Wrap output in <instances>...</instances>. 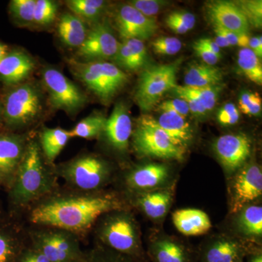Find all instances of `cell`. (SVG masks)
Returning a JSON list of instances; mask_svg holds the SVG:
<instances>
[{
	"instance_id": "6da1fadb",
	"label": "cell",
	"mask_w": 262,
	"mask_h": 262,
	"mask_svg": "<svg viewBox=\"0 0 262 262\" xmlns=\"http://www.w3.org/2000/svg\"><path fill=\"white\" fill-rule=\"evenodd\" d=\"M120 207L110 196H72L53 198L36 207L30 220L36 225L80 232L89 229L103 213Z\"/></svg>"
},
{
	"instance_id": "7a4b0ae2",
	"label": "cell",
	"mask_w": 262,
	"mask_h": 262,
	"mask_svg": "<svg viewBox=\"0 0 262 262\" xmlns=\"http://www.w3.org/2000/svg\"><path fill=\"white\" fill-rule=\"evenodd\" d=\"M53 181L45 168L39 145L35 141L26 147L13 178L11 198L15 204L24 206L51 191Z\"/></svg>"
},
{
	"instance_id": "3957f363",
	"label": "cell",
	"mask_w": 262,
	"mask_h": 262,
	"mask_svg": "<svg viewBox=\"0 0 262 262\" xmlns=\"http://www.w3.org/2000/svg\"><path fill=\"white\" fill-rule=\"evenodd\" d=\"M74 75L88 89L107 101L126 84L128 76L113 63L70 61Z\"/></svg>"
},
{
	"instance_id": "277c9868",
	"label": "cell",
	"mask_w": 262,
	"mask_h": 262,
	"mask_svg": "<svg viewBox=\"0 0 262 262\" xmlns=\"http://www.w3.org/2000/svg\"><path fill=\"white\" fill-rule=\"evenodd\" d=\"M133 144L138 155L148 158L182 160L185 149L176 145L153 117L144 115L133 134Z\"/></svg>"
},
{
	"instance_id": "5b68a950",
	"label": "cell",
	"mask_w": 262,
	"mask_h": 262,
	"mask_svg": "<svg viewBox=\"0 0 262 262\" xmlns=\"http://www.w3.org/2000/svg\"><path fill=\"white\" fill-rule=\"evenodd\" d=\"M182 60L155 65L141 74L135 94L136 102L141 110L150 111L164 95L177 85V76Z\"/></svg>"
},
{
	"instance_id": "8992f818",
	"label": "cell",
	"mask_w": 262,
	"mask_h": 262,
	"mask_svg": "<svg viewBox=\"0 0 262 262\" xmlns=\"http://www.w3.org/2000/svg\"><path fill=\"white\" fill-rule=\"evenodd\" d=\"M101 236L117 254L132 258L140 256L137 229L130 215L121 213L110 216L103 225Z\"/></svg>"
},
{
	"instance_id": "52a82bcc",
	"label": "cell",
	"mask_w": 262,
	"mask_h": 262,
	"mask_svg": "<svg viewBox=\"0 0 262 262\" xmlns=\"http://www.w3.org/2000/svg\"><path fill=\"white\" fill-rule=\"evenodd\" d=\"M42 108L40 96L32 84H24L11 90L4 101L3 114L12 126H21L33 121Z\"/></svg>"
},
{
	"instance_id": "ba28073f",
	"label": "cell",
	"mask_w": 262,
	"mask_h": 262,
	"mask_svg": "<svg viewBox=\"0 0 262 262\" xmlns=\"http://www.w3.org/2000/svg\"><path fill=\"white\" fill-rule=\"evenodd\" d=\"M61 176L67 182L82 190H93L107 181L110 170L103 160L92 155L76 158L62 168Z\"/></svg>"
},
{
	"instance_id": "9c48e42d",
	"label": "cell",
	"mask_w": 262,
	"mask_h": 262,
	"mask_svg": "<svg viewBox=\"0 0 262 262\" xmlns=\"http://www.w3.org/2000/svg\"><path fill=\"white\" fill-rule=\"evenodd\" d=\"M43 82L48 90L52 106L68 113H75L87 102L85 95L60 71L47 68Z\"/></svg>"
},
{
	"instance_id": "30bf717a",
	"label": "cell",
	"mask_w": 262,
	"mask_h": 262,
	"mask_svg": "<svg viewBox=\"0 0 262 262\" xmlns=\"http://www.w3.org/2000/svg\"><path fill=\"white\" fill-rule=\"evenodd\" d=\"M33 247L40 251L50 262H72L84 258L78 241L61 231L41 232L35 236Z\"/></svg>"
},
{
	"instance_id": "8fae6325",
	"label": "cell",
	"mask_w": 262,
	"mask_h": 262,
	"mask_svg": "<svg viewBox=\"0 0 262 262\" xmlns=\"http://www.w3.org/2000/svg\"><path fill=\"white\" fill-rule=\"evenodd\" d=\"M115 22L123 40L136 39L143 42L152 37L158 29L155 17L146 16L130 5H122L119 9Z\"/></svg>"
},
{
	"instance_id": "7c38bea8",
	"label": "cell",
	"mask_w": 262,
	"mask_h": 262,
	"mask_svg": "<svg viewBox=\"0 0 262 262\" xmlns=\"http://www.w3.org/2000/svg\"><path fill=\"white\" fill-rule=\"evenodd\" d=\"M119 44L107 24H98L88 32L77 55L89 61L110 59L115 57Z\"/></svg>"
},
{
	"instance_id": "4fadbf2b",
	"label": "cell",
	"mask_w": 262,
	"mask_h": 262,
	"mask_svg": "<svg viewBox=\"0 0 262 262\" xmlns=\"http://www.w3.org/2000/svg\"><path fill=\"white\" fill-rule=\"evenodd\" d=\"M214 150L222 165L234 171L241 168L251 155V143L244 134H227L216 139Z\"/></svg>"
},
{
	"instance_id": "5bb4252c",
	"label": "cell",
	"mask_w": 262,
	"mask_h": 262,
	"mask_svg": "<svg viewBox=\"0 0 262 262\" xmlns=\"http://www.w3.org/2000/svg\"><path fill=\"white\" fill-rule=\"evenodd\" d=\"M207 14L213 27L239 34H248L249 32L247 19L233 2H210L207 4Z\"/></svg>"
},
{
	"instance_id": "9a60e30c",
	"label": "cell",
	"mask_w": 262,
	"mask_h": 262,
	"mask_svg": "<svg viewBox=\"0 0 262 262\" xmlns=\"http://www.w3.org/2000/svg\"><path fill=\"white\" fill-rule=\"evenodd\" d=\"M262 194V173L256 164L245 167L237 174L233 184L234 212L260 198Z\"/></svg>"
},
{
	"instance_id": "2e32d148",
	"label": "cell",
	"mask_w": 262,
	"mask_h": 262,
	"mask_svg": "<svg viewBox=\"0 0 262 262\" xmlns=\"http://www.w3.org/2000/svg\"><path fill=\"white\" fill-rule=\"evenodd\" d=\"M132 127L128 110L125 104L120 103H117L110 117L106 119L103 132L108 143L115 149L125 151L128 147Z\"/></svg>"
},
{
	"instance_id": "e0dca14e",
	"label": "cell",
	"mask_w": 262,
	"mask_h": 262,
	"mask_svg": "<svg viewBox=\"0 0 262 262\" xmlns=\"http://www.w3.org/2000/svg\"><path fill=\"white\" fill-rule=\"evenodd\" d=\"M26 148L19 136L0 135V175L10 181L14 178Z\"/></svg>"
},
{
	"instance_id": "ac0fdd59",
	"label": "cell",
	"mask_w": 262,
	"mask_h": 262,
	"mask_svg": "<svg viewBox=\"0 0 262 262\" xmlns=\"http://www.w3.org/2000/svg\"><path fill=\"white\" fill-rule=\"evenodd\" d=\"M169 179V169L164 164L151 163L134 169L127 175V185L139 190H149L163 185Z\"/></svg>"
},
{
	"instance_id": "d6986e66",
	"label": "cell",
	"mask_w": 262,
	"mask_h": 262,
	"mask_svg": "<svg viewBox=\"0 0 262 262\" xmlns=\"http://www.w3.org/2000/svg\"><path fill=\"white\" fill-rule=\"evenodd\" d=\"M34 69V62L23 52L8 53L0 61V77L7 84H17L25 80Z\"/></svg>"
},
{
	"instance_id": "ffe728a7",
	"label": "cell",
	"mask_w": 262,
	"mask_h": 262,
	"mask_svg": "<svg viewBox=\"0 0 262 262\" xmlns=\"http://www.w3.org/2000/svg\"><path fill=\"white\" fill-rule=\"evenodd\" d=\"M157 125L166 133L176 145L185 149L193 138V131L185 117L165 110L155 120Z\"/></svg>"
},
{
	"instance_id": "44dd1931",
	"label": "cell",
	"mask_w": 262,
	"mask_h": 262,
	"mask_svg": "<svg viewBox=\"0 0 262 262\" xmlns=\"http://www.w3.org/2000/svg\"><path fill=\"white\" fill-rule=\"evenodd\" d=\"M173 222L179 232L186 236L201 235L212 227L211 220L206 212L194 208L174 212Z\"/></svg>"
},
{
	"instance_id": "7402d4cb",
	"label": "cell",
	"mask_w": 262,
	"mask_h": 262,
	"mask_svg": "<svg viewBox=\"0 0 262 262\" xmlns=\"http://www.w3.org/2000/svg\"><path fill=\"white\" fill-rule=\"evenodd\" d=\"M244 248L233 239L222 238L203 251L201 262H243Z\"/></svg>"
},
{
	"instance_id": "603a6c76",
	"label": "cell",
	"mask_w": 262,
	"mask_h": 262,
	"mask_svg": "<svg viewBox=\"0 0 262 262\" xmlns=\"http://www.w3.org/2000/svg\"><path fill=\"white\" fill-rule=\"evenodd\" d=\"M223 80V72L215 66L205 63H193L184 76L185 86L203 88L220 85Z\"/></svg>"
},
{
	"instance_id": "cb8c5ba5",
	"label": "cell",
	"mask_w": 262,
	"mask_h": 262,
	"mask_svg": "<svg viewBox=\"0 0 262 262\" xmlns=\"http://www.w3.org/2000/svg\"><path fill=\"white\" fill-rule=\"evenodd\" d=\"M58 33L66 46L80 48L85 40L88 31L82 19L72 13H64L58 22Z\"/></svg>"
},
{
	"instance_id": "d4e9b609",
	"label": "cell",
	"mask_w": 262,
	"mask_h": 262,
	"mask_svg": "<svg viewBox=\"0 0 262 262\" xmlns=\"http://www.w3.org/2000/svg\"><path fill=\"white\" fill-rule=\"evenodd\" d=\"M171 201L172 194L168 191H155L141 194L137 203L149 218L160 220L168 212Z\"/></svg>"
},
{
	"instance_id": "484cf974",
	"label": "cell",
	"mask_w": 262,
	"mask_h": 262,
	"mask_svg": "<svg viewBox=\"0 0 262 262\" xmlns=\"http://www.w3.org/2000/svg\"><path fill=\"white\" fill-rule=\"evenodd\" d=\"M150 253L153 262H191L185 248L170 239L155 242L151 246Z\"/></svg>"
},
{
	"instance_id": "4316f807",
	"label": "cell",
	"mask_w": 262,
	"mask_h": 262,
	"mask_svg": "<svg viewBox=\"0 0 262 262\" xmlns=\"http://www.w3.org/2000/svg\"><path fill=\"white\" fill-rule=\"evenodd\" d=\"M71 138L69 130L57 127L46 128L40 136L41 145L48 161L53 163Z\"/></svg>"
},
{
	"instance_id": "83f0119b",
	"label": "cell",
	"mask_w": 262,
	"mask_h": 262,
	"mask_svg": "<svg viewBox=\"0 0 262 262\" xmlns=\"http://www.w3.org/2000/svg\"><path fill=\"white\" fill-rule=\"evenodd\" d=\"M239 68L251 82L262 84V66L259 58L248 48H241L237 59Z\"/></svg>"
},
{
	"instance_id": "f1b7e54d",
	"label": "cell",
	"mask_w": 262,
	"mask_h": 262,
	"mask_svg": "<svg viewBox=\"0 0 262 262\" xmlns=\"http://www.w3.org/2000/svg\"><path fill=\"white\" fill-rule=\"evenodd\" d=\"M238 220L239 227L243 233L250 237H261V206L246 207L239 215Z\"/></svg>"
},
{
	"instance_id": "f546056e",
	"label": "cell",
	"mask_w": 262,
	"mask_h": 262,
	"mask_svg": "<svg viewBox=\"0 0 262 262\" xmlns=\"http://www.w3.org/2000/svg\"><path fill=\"white\" fill-rule=\"evenodd\" d=\"M106 119L101 115H92L85 117L70 131L71 138L91 139L99 135L104 130Z\"/></svg>"
},
{
	"instance_id": "4dcf8cb0",
	"label": "cell",
	"mask_w": 262,
	"mask_h": 262,
	"mask_svg": "<svg viewBox=\"0 0 262 262\" xmlns=\"http://www.w3.org/2000/svg\"><path fill=\"white\" fill-rule=\"evenodd\" d=\"M67 6L79 18L93 20L102 13L105 2L102 0H70Z\"/></svg>"
},
{
	"instance_id": "1f68e13d",
	"label": "cell",
	"mask_w": 262,
	"mask_h": 262,
	"mask_svg": "<svg viewBox=\"0 0 262 262\" xmlns=\"http://www.w3.org/2000/svg\"><path fill=\"white\" fill-rule=\"evenodd\" d=\"M23 250L18 239L0 229V262H16Z\"/></svg>"
},
{
	"instance_id": "d6a6232c",
	"label": "cell",
	"mask_w": 262,
	"mask_h": 262,
	"mask_svg": "<svg viewBox=\"0 0 262 262\" xmlns=\"http://www.w3.org/2000/svg\"><path fill=\"white\" fill-rule=\"evenodd\" d=\"M244 13L250 27L261 28L262 25L261 0H242L234 2Z\"/></svg>"
},
{
	"instance_id": "836d02e7",
	"label": "cell",
	"mask_w": 262,
	"mask_h": 262,
	"mask_svg": "<svg viewBox=\"0 0 262 262\" xmlns=\"http://www.w3.org/2000/svg\"><path fill=\"white\" fill-rule=\"evenodd\" d=\"M172 91H173L174 94L179 96V98H182L187 102L189 111L194 116L202 117L206 115L207 112L202 104L201 99L190 88L177 84Z\"/></svg>"
},
{
	"instance_id": "e575fe53",
	"label": "cell",
	"mask_w": 262,
	"mask_h": 262,
	"mask_svg": "<svg viewBox=\"0 0 262 262\" xmlns=\"http://www.w3.org/2000/svg\"><path fill=\"white\" fill-rule=\"evenodd\" d=\"M34 0H13L10 9L14 18L24 24L34 23Z\"/></svg>"
},
{
	"instance_id": "d590c367",
	"label": "cell",
	"mask_w": 262,
	"mask_h": 262,
	"mask_svg": "<svg viewBox=\"0 0 262 262\" xmlns=\"http://www.w3.org/2000/svg\"><path fill=\"white\" fill-rule=\"evenodd\" d=\"M57 5L50 0H37L34 8V23L39 25H48L55 20L57 13Z\"/></svg>"
},
{
	"instance_id": "8d00e7d4",
	"label": "cell",
	"mask_w": 262,
	"mask_h": 262,
	"mask_svg": "<svg viewBox=\"0 0 262 262\" xmlns=\"http://www.w3.org/2000/svg\"><path fill=\"white\" fill-rule=\"evenodd\" d=\"M182 42L177 37L163 36L157 38L151 42L153 51L161 56H172L177 54L182 48Z\"/></svg>"
},
{
	"instance_id": "74e56055",
	"label": "cell",
	"mask_w": 262,
	"mask_h": 262,
	"mask_svg": "<svg viewBox=\"0 0 262 262\" xmlns=\"http://www.w3.org/2000/svg\"><path fill=\"white\" fill-rule=\"evenodd\" d=\"M239 110L245 115L258 116L261 113V98L257 93L245 92L239 98Z\"/></svg>"
},
{
	"instance_id": "f35d334b",
	"label": "cell",
	"mask_w": 262,
	"mask_h": 262,
	"mask_svg": "<svg viewBox=\"0 0 262 262\" xmlns=\"http://www.w3.org/2000/svg\"><path fill=\"white\" fill-rule=\"evenodd\" d=\"M221 84L203 88H189L198 95L201 99L202 104L208 113L211 111L216 104L221 91L222 90Z\"/></svg>"
},
{
	"instance_id": "ab89813d",
	"label": "cell",
	"mask_w": 262,
	"mask_h": 262,
	"mask_svg": "<svg viewBox=\"0 0 262 262\" xmlns=\"http://www.w3.org/2000/svg\"><path fill=\"white\" fill-rule=\"evenodd\" d=\"M123 41L126 42L129 49H130L135 71L140 70L145 67L147 63L149 56H148L147 50H146L144 42L136 39H127V40Z\"/></svg>"
},
{
	"instance_id": "60d3db41",
	"label": "cell",
	"mask_w": 262,
	"mask_h": 262,
	"mask_svg": "<svg viewBox=\"0 0 262 262\" xmlns=\"http://www.w3.org/2000/svg\"><path fill=\"white\" fill-rule=\"evenodd\" d=\"M167 4V2L160 0H134L131 1L129 5L139 10L143 15L152 18Z\"/></svg>"
},
{
	"instance_id": "b9f144b4",
	"label": "cell",
	"mask_w": 262,
	"mask_h": 262,
	"mask_svg": "<svg viewBox=\"0 0 262 262\" xmlns=\"http://www.w3.org/2000/svg\"><path fill=\"white\" fill-rule=\"evenodd\" d=\"M239 112L234 103L224 105L217 114V120L224 126L235 125L239 121Z\"/></svg>"
},
{
	"instance_id": "7bdbcfd3",
	"label": "cell",
	"mask_w": 262,
	"mask_h": 262,
	"mask_svg": "<svg viewBox=\"0 0 262 262\" xmlns=\"http://www.w3.org/2000/svg\"><path fill=\"white\" fill-rule=\"evenodd\" d=\"M119 67L128 71H135L130 49L125 41L119 44L118 50L113 58Z\"/></svg>"
},
{
	"instance_id": "ee69618b",
	"label": "cell",
	"mask_w": 262,
	"mask_h": 262,
	"mask_svg": "<svg viewBox=\"0 0 262 262\" xmlns=\"http://www.w3.org/2000/svg\"><path fill=\"white\" fill-rule=\"evenodd\" d=\"M158 107L162 111H165V110L173 111L184 117H187L190 112L187 102L182 98L166 100L160 104Z\"/></svg>"
},
{
	"instance_id": "f6af8a7d",
	"label": "cell",
	"mask_w": 262,
	"mask_h": 262,
	"mask_svg": "<svg viewBox=\"0 0 262 262\" xmlns=\"http://www.w3.org/2000/svg\"><path fill=\"white\" fill-rule=\"evenodd\" d=\"M166 18L182 24L189 31L194 28L196 24V18L194 14L189 12L184 11V10L173 12V13H170Z\"/></svg>"
},
{
	"instance_id": "bcb514c9",
	"label": "cell",
	"mask_w": 262,
	"mask_h": 262,
	"mask_svg": "<svg viewBox=\"0 0 262 262\" xmlns=\"http://www.w3.org/2000/svg\"><path fill=\"white\" fill-rule=\"evenodd\" d=\"M217 27L221 33L225 36L230 46H239L242 48H248V43L251 38L249 34H239V33L226 30L219 27Z\"/></svg>"
},
{
	"instance_id": "7dc6e473",
	"label": "cell",
	"mask_w": 262,
	"mask_h": 262,
	"mask_svg": "<svg viewBox=\"0 0 262 262\" xmlns=\"http://www.w3.org/2000/svg\"><path fill=\"white\" fill-rule=\"evenodd\" d=\"M85 258L86 262H122L120 254H114L103 250H96L93 251Z\"/></svg>"
},
{
	"instance_id": "c3c4849f",
	"label": "cell",
	"mask_w": 262,
	"mask_h": 262,
	"mask_svg": "<svg viewBox=\"0 0 262 262\" xmlns=\"http://www.w3.org/2000/svg\"><path fill=\"white\" fill-rule=\"evenodd\" d=\"M193 49L195 52L196 56L200 57L203 60V63L206 64L215 66L220 61L221 56H217L213 52L203 46L196 44V42L193 44Z\"/></svg>"
},
{
	"instance_id": "681fc988",
	"label": "cell",
	"mask_w": 262,
	"mask_h": 262,
	"mask_svg": "<svg viewBox=\"0 0 262 262\" xmlns=\"http://www.w3.org/2000/svg\"><path fill=\"white\" fill-rule=\"evenodd\" d=\"M16 262H50L49 260L35 248L23 250Z\"/></svg>"
},
{
	"instance_id": "f907efd6",
	"label": "cell",
	"mask_w": 262,
	"mask_h": 262,
	"mask_svg": "<svg viewBox=\"0 0 262 262\" xmlns=\"http://www.w3.org/2000/svg\"><path fill=\"white\" fill-rule=\"evenodd\" d=\"M195 42L196 44L203 46V47L206 48L207 49L209 50V51L213 52V53H214L217 56H222V54H221V48L215 44V42L213 39H209V38H201V39L196 41Z\"/></svg>"
},
{
	"instance_id": "816d5d0a",
	"label": "cell",
	"mask_w": 262,
	"mask_h": 262,
	"mask_svg": "<svg viewBox=\"0 0 262 262\" xmlns=\"http://www.w3.org/2000/svg\"><path fill=\"white\" fill-rule=\"evenodd\" d=\"M248 48L256 55L258 58L262 56V39L261 36L250 38Z\"/></svg>"
},
{
	"instance_id": "f5cc1de1",
	"label": "cell",
	"mask_w": 262,
	"mask_h": 262,
	"mask_svg": "<svg viewBox=\"0 0 262 262\" xmlns=\"http://www.w3.org/2000/svg\"><path fill=\"white\" fill-rule=\"evenodd\" d=\"M214 27V32L215 34V39L213 41H214L215 44L220 48L229 47L230 45H229L228 41L226 39L225 36L221 33L217 27Z\"/></svg>"
},
{
	"instance_id": "db71d44e",
	"label": "cell",
	"mask_w": 262,
	"mask_h": 262,
	"mask_svg": "<svg viewBox=\"0 0 262 262\" xmlns=\"http://www.w3.org/2000/svg\"><path fill=\"white\" fill-rule=\"evenodd\" d=\"M8 54V46L0 43V61Z\"/></svg>"
},
{
	"instance_id": "11a10c76",
	"label": "cell",
	"mask_w": 262,
	"mask_h": 262,
	"mask_svg": "<svg viewBox=\"0 0 262 262\" xmlns=\"http://www.w3.org/2000/svg\"><path fill=\"white\" fill-rule=\"evenodd\" d=\"M248 262H262V255L261 253H253L251 255Z\"/></svg>"
},
{
	"instance_id": "9f6ffc18",
	"label": "cell",
	"mask_w": 262,
	"mask_h": 262,
	"mask_svg": "<svg viewBox=\"0 0 262 262\" xmlns=\"http://www.w3.org/2000/svg\"><path fill=\"white\" fill-rule=\"evenodd\" d=\"M120 256H121L122 262H138L135 260V258L126 257V256H122V255H120Z\"/></svg>"
},
{
	"instance_id": "6f0895ef",
	"label": "cell",
	"mask_w": 262,
	"mask_h": 262,
	"mask_svg": "<svg viewBox=\"0 0 262 262\" xmlns=\"http://www.w3.org/2000/svg\"><path fill=\"white\" fill-rule=\"evenodd\" d=\"M72 262H86V261H85V258H82V259L77 260V261H74Z\"/></svg>"
},
{
	"instance_id": "680465c9",
	"label": "cell",
	"mask_w": 262,
	"mask_h": 262,
	"mask_svg": "<svg viewBox=\"0 0 262 262\" xmlns=\"http://www.w3.org/2000/svg\"><path fill=\"white\" fill-rule=\"evenodd\" d=\"M1 180H2V177H1V175H0V183H1Z\"/></svg>"
},
{
	"instance_id": "91938a15",
	"label": "cell",
	"mask_w": 262,
	"mask_h": 262,
	"mask_svg": "<svg viewBox=\"0 0 262 262\" xmlns=\"http://www.w3.org/2000/svg\"><path fill=\"white\" fill-rule=\"evenodd\" d=\"M0 114H1V106H0Z\"/></svg>"
}]
</instances>
